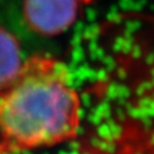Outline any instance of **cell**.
I'll list each match as a JSON object with an SVG mask.
<instances>
[{"label":"cell","mask_w":154,"mask_h":154,"mask_svg":"<svg viewBox=\"0 0 154 154\" xmlns=\"http://www.w3.org/2000/svg\"><path fill=\"white\" fill-rule=\"evenodd\" d=\"M82 100L67 66L36 54L0 90V154L54 147L78 136Z\"/></svg>","instance_id":"cell-1"},{"label":"cell","mask_w":154,"mask_h":154,"mask_svg":"<svg viewBox=\"0 0 154 154\" xmlns=\"http://www.w3.org/2000/svg\"><path fill=\"white\" fill-rule=\"evenodd\" d=\"M79 0H23V17L28 27L43 36H56L73 26Z\"/></svg>","instance_id":"cell-2"},{"label":"cell","mask_w":154,"mask_h":154,"mask_svg":"<svg viewBox=\"0 0 154 154\" xmlns=\"http://www.w3.org/2000/svg\"><path fill=\"white\" fill-rule=\"evenodd\" d=\"M24 62L20 42L0 26V90L10 84Z\"/></svg>","instance_id":"cell-3"}]
</instances>
